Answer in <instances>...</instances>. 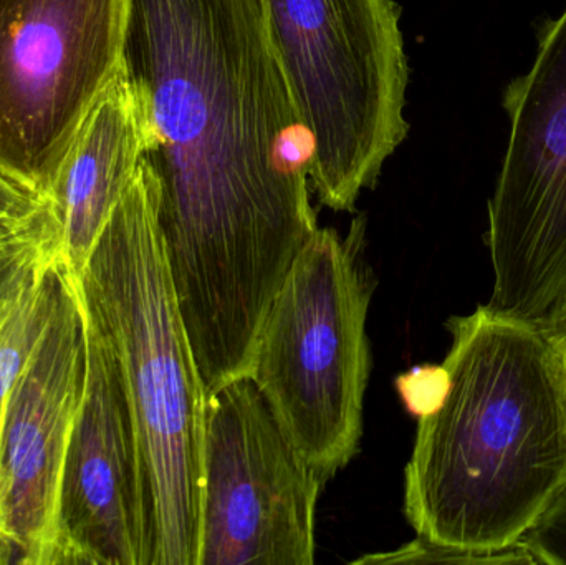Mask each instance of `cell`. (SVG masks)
I'll return each mask as SVG.
<instances>
[{
	"label": "cell",
	"mask_w": 566,
	"mask_h": 565,
	"mask_svg": "<svg viewBox=\"0 0 566 565\" xmlns=\"http://www.w3.org/2000/svg\"><path fill=\"white\" fill-rule=\"evenodd\" d=\"M145 146L142 109L122 59L76 129L46 192L60 228V259L73 275L85 268L138 171Z\"/></svg>",
	"instance_id": "obj_11"
},
{
	"label": "cell",
	"mask_w": 566,
	"mask_h": 565,
	"mask_svg": "<svg viewBox=\"0 0 566 565\" xmlns=\"http://www.w3.org/2000/svg\"><path fill=\"white\" fill-rule=\"evenodd\" d=\"M158 209V179L143 158L75 282L132 407L151 521L149 565H198L208 394Z\"/></svg>",
	"instance_id": "obj_3"
},
{
	"label": "cell",
	"mask_w": 566,
	"mask_h": 565,
	"mask_svg": "<svg viewBox=\"0 0 566 565\" xmlns=\"http://www.w3.org/2000/svg\"><path fill=\"white\" fill-rule=\"evenodd\" d=\"M0 565H7L6 556H3L2 546H0Z\"/></svg>",
	"instance_id": "obj_19"
},
{
	"label": "cell",
	"mask_w": 566,
	"mask_h": 565,
	"mask_svg": "<svg viewBox=\"0 0 566 565\" xmlns=\"http://www.w3.org/2000/svg\"><path fill=\"white\" fill-rule=\"evenodd\" d=\"M123 65L209 397L248 374L269 305L318 229L308 143L262 0H128Z\"/></svg>",
	"instance_id": "obj_1"
},
{
	"label": "cell",
	"mask_w": 566,
	"mask_h": 565,
	"mask_svg": "<svg viewBox=\"0 0 566 565\" xmlns=\"http://www.w3.org/2000/svg\"><path fill=\"white\" fill-rule=\"evenodd\" d=\"M446 327L451 387L419 418L405 513L429 543L501 553L566 486V338L489 304Z\"/></svg>",
	"instance_id": "obj_2"
},
{
	"label": "cell",
	"mask_w": 566,
	"mask_h": 565,
	"mask_svg": "<svg viewBox=\"0 0 566 565\" xmlns=\"http://www.w3.org/2000/svg\"><path fill=\"white\" fill-rule=\"evenodd\" d=\"M521 543L535 564L566 565V486Z\"/></svg>",
	"instance_id": "obj_15"
},
{
	"label": "cell",
	"mask_w": 566,
	"mask_h": 565,
	"mask_svg": "<svg viewBox=\"0 0 566 565\" xmlns=\"http://www.w3.org/2000/svg\"><path fill=\"white\" fill-rule=\"evenodd\" d=\"M60 259V228L43 201L23 216H0V308Z\"/></svg>",
	"instance_id": "obj_13"
},
{
	"label": "cell",
	"mask_w": 566,
	"mask_h": 565,
	"mask_svg": "<svg viewBox=\"0 0 566 565\" xmlns=\"http://www.w3.org/2000/svg\"><path fill=\"white\" fill-rule=\"evenodd\" d=\"M548 322L566 338V299L562 302L557 311L552 312Z\"/></svg>",
	"instance_id": "obj_18"
},
{
	"label": "cell",
	"mask_w": 566,
	"mask_h": 565,
	"mask_svg": "<svg viewBox=\"0 0 566 565\" xmlns=\"http://www.w3.org/2000/svg\"><path fill=\"white\" fill-rule=\"evenodd\" d=\"M86 381L66 448L52 565H149L142 450L118 364L86 315Z\"/></svg>",
	"instance_id": "obj_10"
},
{
	"label": "cell",
	"mask_w": 566,
	"mask_h": 565,
	"mask_svg": "<svg viewBox=\"0 0 566 565\" xmlns=\"http://www.w3.org/2000/svg\"><path fill=\"white\" fill-rule=\"evenodd\" d=\"M358 564H535L524 544L518 543L501 553H472L438 546L418 537L402 550L391 554H371L356 561Z\"/></svg>",
	"instance_id": "obj_14"
},
{
	"label": "cell",
	"mask_w": 566,
	"mask_h": 565,
	"mask_svg": "<svg viewBox=\"0 0 566 565\" xmlns=\"http://www.w3.org/2000/svg\"><path fill=\"white\" fill-rule=\"evenodd\" d=\"M371 292L359 242L316 229L269 305L245 374L323 483L358 453Z\"/></svg>",
	"instance_id": "obj_5"
},
{
	"label": "cell",
	"mask_w": 566,
	"mask_h": 565,
	"mask_svg": "<svg viewBox=\"0 0 566 565\" xmlns=\"http://www.w3.org/2000/svg\"><path fill=\"white\" fill-rule=\"evenodd\" d=\"M406 408L415 417L434 414L444 404L451 387L448 368L442 365H419L396 380Z\"/></svg>",
	"instance_id": "obj_16"
},
{
	"label": "cell",
	"mask_w": 566,
	"mask_h": 565,
	"mask_svg": "<svg viewBox=\"0 0 566 565\" xmlns=\"http://www.w3.org/2000/svg\"><path fill=\"white\" fill-rule=\"evenodd\" d=\"M43 201L0 175V216L29 215Z\"/></svg>",
	"instance_id": "obj_17"
},
{
	"label": "cell",
	"mask_w": 566,
	"mask_h": 565,
	"mask_svg": "<svg viewBox=\"0 0 566 565\" xmlns=\"http://www.w3.org/2000/svg\"><path fill=\"white\" fill-rule=\"evenodd\" d=\"M502 103L511 133L489 201V305L542 321L566 299V7L541 27L531 70Z\"/></svg>",
	"instance_id": "obj_7"
},
{
	"label": "cell",
	"mask_w": 566,
	"mask_h": 565,
	"mask_svg": "<svg viewBox=\"0 0 566 565\" xmlns=\"http://www.w3.org/2000/svg\"><path fill=\"white\" fill-rule=\"evenodd\" d=\"M323 480L254 380L208 397L198 565H312Z\"/></svg>",
	"instance_id": "obj_8"
},
{
	"label": "cell",
	"mask_w": 566,
	"mask_h": 565,
	"mask_svg": "<svg viewBox=\"0 0 566 565\" xmlns=\"http://www.w3.org/2000/svg\"><path fill=\"white\" fill-rule=\"evenodd\" d=\"M128 0H0V175L45 199L123 59Z\"/></svg>",
	"instance_id": "obj_6"
},
{
	"label": "cell",
	"mask_w": 566,
	"mask_h": 565,
	"mask_svg": "<svg viewBox=\"0 0 566 565\" xmlns=\"http://www.w3.org/2000/svg\"><path fill=\"white\" fill-rule=\"evenodd\" d=\"M85 381V308L69 269L52 321L0 425V546L7 565H52L60 477Z\"/></svg>",
	"instance_id": "obj_9"
},
{
	"label": "cell",
	"mask_w": 566,
	"mask_h": 565,
	"mask_svg": "<svg viewBox=\"0 0 566 565\" xmlns=\"http://www.w3.org/2000/svg\"><path fill=\"white\" fill-rule=\"evenodd\" d=\"M66 272L65 262L55 259L0 308V425L17 381L52 321Z\"/></svg>",
	"instance_id": "obj_12"
},
{
	"label": "cell",
	"mask_w": 566,
	"mask_h": 565,
	"mask_svg": "<svg viewBox=\"0 0 566 565\" xmlns=\"http://www.w3.org/2000/svg\"><path fill=\"white\" fill-rule=\"evenodd\" d=\"M262 9L308 143V181L326 208L353 211L409 132L401 7L262 0Z\"/></svg>",
	"instance_id": "obj_4"
}]
</instances>
